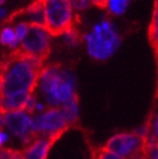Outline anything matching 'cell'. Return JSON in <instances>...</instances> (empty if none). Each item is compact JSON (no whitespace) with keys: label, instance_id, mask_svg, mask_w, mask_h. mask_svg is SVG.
I'll return each mask as SVG.
<instances>
[{"label":"cell","instance_id":"cell-1","mask_svg":"<svg viewBox=\"0 0 158 159\" xmlns=\"http://www.w3.org/2000/svg\"><path fill=\"white\" fill-rule=\"evenodd\" d=\"M44 67V62L40 59L26 54L19 48L14 50L0 62V74L3 77L2 95L34 94Z\"/></svg>","mask_w":158,"mask_h":159},{"label":"cell","instance_id":"cell-2","mask_svg":"<svg viewBox=\"0 0 158 159\" xmlns=\"http://www.w3.org/2000/svg\"><path fill=\"white\" fill-rule=\"evenodd\" d=\"M39 86L43 98L51 108H61L79 101L76 76L60 63H51L43 68Z\"/></svg>","mask_w":158,"mask_h":159},{"label":"cell","instance_id":"cell-3","mask_svg":"<svg viewBox=\"0 0 158 159\" xmlns=\"http://www.w3.org/2000/svg\"><path fill=\"white\" fill-rule=\"evenodd\" d=\"M87 53L96 61H107L114 57L122 45V36L115 23L109 18H102L89 32L82 35Z\"/></svg>","mask_w":158,"mask_h":159},{"label":"cell","instance_id":"cell-4","mask_svg":"<svg viewBox=\"0 0 158 159\" xmlns=\"http://www.w3.org/2000/svg\"><path fill=\"white\" fill-rule=\"evenodd\" d=\"M46 17V31L52 36H59L72 28L77 15L70 0H42Z\"/></svg>","mask_w":158,"mask_h":159},{"label":"cell","instance_id":"cell-5","mask_svg":"<svg viewBox=\"0 0 158 159\" xmlns=\"http://www.w3.org/2000/svg\"><path fill=\"white\" fill-rule=\"evenodd\" d=\"M104 148L120 156L122 159H132L145 156L146 140L134 132H121L112 135Z\"/></svg>","mask_w":158,"mask_h":159},{"label":"cell","instance_id":"cell-6","mask_svg":"<svg viewBox=\"0 0 158 159\" xmlns=\"http://www.w3.org/2000/svg\"><path fill=\"white\" fill-rule=\"evenodd\" d=\"M51 34L45 27L30 24L28 32L21 42L19 49L34 58L45 61L51 52Z\"/></svg>","mask_w":158,"mask_h":159},{"label":"cell","instance_id":"cell-7","mask_svg":"<svg viewBox=\"0 0 158 159\" xmlns=\"http://www.w3.org/2000/svg\"><path fill=\"white\" fill-rule=\"evenodd\" d=\"M6 125L9 131L16 137H19L25 148L30 147L34 141H36L42 135L37 132L34 121L24 111L8 112L5 115Z\"/></svg>","mask_w":158,"mask_h":159},{"label":"cell","instance_id":"cell-8","mask_svg":"<svg viewBox=\"0 0 158 159\" xmlns=\"http://www.w3.org/2000/svg\"><path fill=\"white\" fill-rule=\"evenodd\" d=\"M33 121L37 132L42 137H52L60 132H66L71 128L61 108L49 107L44 113L34 116Z\"/></svg>","mask_w":158,"mask_h":159},{"label":"cell","instance_id":"cell-9","mask_svg":"<svg viewBox=\"0 0 158 159\" xmlns=\"http://www.w3.org/2000/svg\"><path fill=\"white\" fill-rule=\"evenodd\" d=\"M63 133L64 132H60L52 137H41L36 141H34L30 147L24 149L25 159H46L51 147Z\"/></svg>","mask_w":158,"mask_h":159},{"label":"cell","instance_id":"cell-10","mask_svg":"<svg viewBox=\"0 0 158 159\" xmlns=\"http://www.w3.org/2000/svg\"><path fill=\"white\" fill-rule=\"evenodd\" d=\"M30 93H18L12 95H2L0 97V108L5 112H16L24 111L30 97Z\"/></svg>","mask_w":158,"mask_h":159},{"label":"cell","instance_id":"cell-11","mask_svg":"<svg viewBox=\"0 0 158 159\" xmlns=\"http://www.w3.org/2000/svg\"><path fill=\"white\" fill-rule=\"evenodd\" d=\"M23 15L27 18L28 24H34L37 26H46V17H45V10L43 6L42 0H35L30 3L27 8L23 9Z\"/></svg>","mask_w":158,"mask_h":159},{"label":"cell","instance_id":"cell-12","mask_svg":"<svg viewBox=\"0 0 158 159\" xmlns=\"http://www.w3.org/2000/svg\"><path fill=\"white\" fill-rule=\"evenodd\" d=\"M132 0H107L104 9L113 17H121L128 11Z\"/></svg>","mask_w":158,"mask_h":159},{"label":"cell","instance_id":"cell-13","mask_svg":"<svg viewBox=\"0 0 158 159\" xmlns=\"http://www.w3.org/2000/svg\"><path fill=\"white\" fill-rule=\"evenodd\" d=\"M149 35H150V40H151L152 45L155 48L158 58V0H156V6H155V10H154V14H152Z\"/></svg>","mask_w":158,"mask_h":159},{"label":"cell","instance_id":"cell-14","mask_svg":"<svg viewBox=\"0 0 158 159\" xmlns=\"http://www.w3.org/2000/svg\"><path fill=\"white\" fill-rule=\"evenodd\" d=\"M62 37H63V42L68 46H72V48L78 46L82 42V35L79 33L76 26H73L72 28H70L69 31L62 34Z\"/></svg>","mask_w":158,"mask_h":159},{"label":"cell","instance_id":"cell-15","mask_svg":"<svg viewBox=\"0 0 158 159\" xmlns=\"http://www.w3.org/2000/svg\"><path fill=\"white\" fill-rule=\"evenodd\" d=\"M145 159H158V140L151 133L146 140Z\"/></svg>","mask_w":158,"mask_h":159},{"label":"cell","instance_id":"cell-16","mask_svg":"<svg viewBox=\"0 0 158 159\" xmlns=\"http://www.w3.org/2000/svg\"><path fill=\"white\" fill-rule=\"evenodd\" d=\"M0 159H25L24 150L0 148Z\"/></svg>","mask_w":158,"mask_h":159},{"label":"cell","instance_id":"cell-17","mask_svg":"<svg viewBox=\"0 0 158 159\" xmlns=\"http://www.w3.org/2000/svg\"><path fill=\"white\" fill-rule=\"evenodd\" d=\"M16 39L15 31L12 27H3L0 32V43L2 45H10L12 42H15Z\"/></svg>","mask_w":158,"mask_h":159},{"label":"cell","instance_id":"cell-18","mask_svg":"<svg viewBox=\"0 0 158 159\" xmlns=\"http://www.w3.org/2000/svg\"><path fill=\"white\" fill-rule=\"evenodd\" d=\"M93 159H122L120 156L115 155L114 152H111L105 148H100L94 152L93 155Z\"/></svg>","mask_w":158,"mask_h":159},{"label":"cell","instance_id":"cell-19","mask_svg":"<svg viewBox=\"0 0 158 159\" xmlns=\"http://www.w3.org/2000/svg\"><path fill=\"white\" fill-rule=\"evenodd\" d=\"M71 7L75 12H82L91 6V0H70Z\"/></svg>","mask_w":158,"mask_h":159},{"label":"cell","instance_id":"cell-20","mask_svg":"<svg viewBox=\"0 0 158 159\" xmlns=\"http://www.w3.org/2000/svg\"><path fill=\"white\" fill-rule=\"evenodd\" d=\"M28 27H30V24L26 23V21H21L16 25L15 27V34H16V39L18 41H23L24 37L26 36V34L28 32Z\"/></svg>","mask_w":158,"mask_h":159},{"label":"cell","instance_id":"cell-21","mask_svg":"<svg viewBox=\"0 0 158 159\" xmlns=\"http://www.w3.org/2000/svg\"><path fill=\"white\" fill-rule=\"evenodd\" d=\"M148 120L149 122H150V130H151L150 133L158 140V112L150 113Z\"/></svg>","mask_w":158,"mask_h":159},{"label":"cell","instance_id":"cell-22","mask_svg":"<svg viewBox=\"0 0 158 159\" xmlns=\"http://www.w3.org/2000/svg\"><path fill=\"white\" fill-rule=\"evenodd\" d=\"M36 108H37V97L35 94H32L30 99H28V102H27V104H26V106H25L24 111L27 114L32 115V114H34L35 112H36Z\"/></svg>","mask_w":158,"mask_h":159},{"label":"cell","instance_id":"cell-23","mask_svg":"<svg viewBox=\"0 0 158 159\" xmlns=\"http://www.w3.org/2000/svg\"><path fill=\"white\" fill-rule=\"evenodd\" d=\"M91 5H94L95 7H98V8H105L106 6L107 0H91Z\"/></svg>","mask_w":158,"mask_h":159},{"label":"cell","instance_id":"cell-24","mask_svg":"<svg viewBox=\"0 0 158 159\" xmlns=\"http://www.w3.org/2000/svg\"><path fill=\"white\" fill-rule=\"evenodd\" d=\"M5 115H6V113L3 112L1 108H0V132H1V130H2L3 125L6 124V120H5Z\"/></svg>","mask_w":158,"mask_h":159},{"label":"cell","instance_id":"cell-25","mask_svg":"<svg viewBox=\"0 0 158 159\" xmlns=\"http://www.w3.org/2000/svg\"><path fill=\"white\" fill-rule=\"evenodd\" d=\"M2 88H3V77L0 74V97L2 96Z\"/></svg>","mask_w":158,"mask_h":159},{"label":"cell","instance_id":"cell-26","mask_svg":"<svg viewBox=\"0 0 158 159\" xmlns=\"http://www.w3.org/2000/svg\"><path fill=\"white\" fill-rule=\"evenodd\" d=\"M5 15H6V10H5V9H0V18H1V17H3Z\"/></svg>","mask_w":158,"mask_h":159},{"label":"cell","instance_id":"cell-27","mask_svg":"<svg viewBox=\"0 0 158 159\" xmlns=\"http://www.w3.org/2000/svg\"><path fill=\"white\" fill-rule=\"evenodd\" d=\"M132 159H145V156H140V157H136V158H132Z\"/></svg>","mask_w":158,"mask_h":159},{"label":"cell","instance_id":"cell-28","mask_svg":"<svg viewBox=\"0 0 158 159\" xmlns=\"http://www.w3.org/2000/svg\"><path fill=\"white\" fill-rule=\"evenodd\" d=\"M3 2H5V0H0V6H1V5H2Z\"/></svg>","mask_w":158,"mask_h":159}]
</instances>
